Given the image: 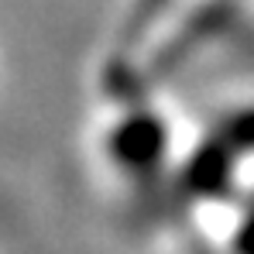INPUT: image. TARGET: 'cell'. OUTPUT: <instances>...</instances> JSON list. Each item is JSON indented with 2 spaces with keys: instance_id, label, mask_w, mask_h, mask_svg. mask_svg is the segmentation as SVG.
<instances>
[{
  "instance_id": "obj_1",
  "label": "cell",
  "mask_w": 254,
  "mask_h": 254,
  "mask_svg": "<svg viewBox=\"0 0 254 254\" xmlns=\"http://www.w3.org/2000/svg\"><path fill=\"white\" fill-rule=\"evenodd\" d=\"M172 124L158 103L141 96L117 100V114L100 130V155L117 179L134 189H158L172 162ZM127 186V189H130Z\"/></svg>"
}]
</instances>
